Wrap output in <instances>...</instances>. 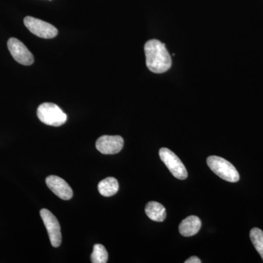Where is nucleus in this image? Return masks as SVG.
<instances>
[{
  "label": "nucleus",
  "mask_w": 263,
  "mask_h": 263,
  "mask_svg": "<svg viewBox=\"0 0 263 263\" xmlns=\"http://www.w3.org/2000/svg\"><path fill=\"white\" fill-rule=\"evenodd\" d=\"M24 23L32 34L39 37L51 39L58 34V30L54 26L41 19L27 16L24 19Z\"/></svg>",
  "instance_id": "obj_5"
},
{
  "label": "nucleus",
  "mask_w": 263,
  "mask_h": 263,
  "mask_svg": "<svg viewBox=\"0 0 263 263\" xmlns=\"http://www.w3.org/2000/svg\"><path fill=\"white\" fill-rule=\"evenodd\" d=\"M8 48L13 59L23 65H31L34 62V57L27 46L17 38L11 37L8 40Z\"/></svg>",
  "instance_id": "obj_7"
},
{
  "label": "nucleus",
  "mask_w": 263,
  "mask_h": 263,
  "mask_svg": "<svg viewBox=\"0 0 263 263\" xmlns=\"http://www.w3.org/2000/svg\"><path fill=\"white\" fill-rule=\"evenodd\" d=\"M124 139L119 136H103L96 142L97 149L103 155H115L122 151Z\"/></svg>",
  "instance_id": "obj_8"
},
{
  "label": "nucleus",
  "mask_w": 263,
  "mask_h": 263,
  "mask_svg": "<svg viewBox=\"0 0 263 263\" xmlns=\"http://www.w3.org/2000/svg\"><path fill=\"white\" fill-rule=\"evenodd\" d=\"M38 119L41 122L49 126L60 127L67 121V115L58 105L51 103H44L38 107Z\"/></svg>",
  "instance_id": "obj_3"
},
{
  "label": "nucleus",
  "mask_w": 263,
  "mask_h": 263,
  "mask_svg": "<svg viewBox=\"0 0 263 263\" xmlns=\"http://www.w3.org/2000/svg\"><path fill=\"white\" fill-rule=\"evenodd\" d=\"M40 214L47 230L51 245L55 248L60 247L62 243V233L58 219L48 209H41Z\"/></svg>",
  "instance_id": "obj_6"
},
{
  "label": "nucleus",
  "mask_w": 263,
  "mask_h": 263,
  "mask_svg": "<svg viewBox=\"0 0 263 263\" xmlns=\"http://www.w3.org/2000/svg\"><path fill=\"white\" fill-rule=\"evenodd\" d=\"M207 164L214 174L229 182L235 183L239 181L238 171L230 162L217 156L208 157Z\"/></svg>",
  "instance_id": "obj_2"
},
{
  "label": "nucleus",
  "mask_w": 263,
  "mask_h": 263,
  "mask_svg": "<svg viewBox=\"0 0 263 263\" xmlns=\"http://www.w3.org/2000/svg\"><path fill=\"white\" fill-rule=\"evenodd\" d=\"M119 187V183L114 177L106 178L98 183L99 193L105 197L113 196L117 193Z\"/></svg>",
  "instance_id": "obj_12"
},
{
  "label": "nucleus",
  "mask_w": 263,
  "mask_h": 263,
  "mask_svg": "<svg viewBox=\"0 0 263 263\" xmlns=\"http://www.w3.org/2000/svg\"><path fill=\"white\" fill-rule=\"evenodd\" d=\"M146 63L148 70L154 73L167 72L172 65V60L165 45L158 40L147 41L144 46Z\"/></svg>",
  "instance_id": "obj_1"
},
{
  "label": "nucleus",
  "mask_w": 263,
  "mask_h": 263,
  "mask_svg": "<svg viewBox=\"0 0 263 263\" xmlns=\"http://www.w3.org/2000/svg\"><path fill=\"white\" fill-rule=\"evenodd\" d=\"M159 154L161 160L167 166L170 172L174 177L181 180L186 179L188 177L187 171L184 164L172 151L167 148H162Z\"/></svg>",
  "instance_id": "obj_4"
},
{
  "label": "nucleus",
  "mask_w": 263,
  "mask_h": 263,
  "mask_svg": "<svg viewBox=\"0 0 263 263\" xmlns=\"http://www.w3.org/2000/svg\"><path fill=\"white\" fill-rule=\"evenodd\" d=\"M250 238L256 250L263 259V231L259 228H253L250 231Z\"/></svg>",
  "instance_id": "obj_14"
},
{
  "label": "nucleus",
  "mask_w": 263,
  "mask_h": 263,
  "mask_svg": "<svg viewBox=\"0 0 263 263\" xmlns=\"http://www.w3.org/2000/svg\"><path fill=\"white\" fill-rule=\"evenodd\" d=\"M146 215L152 220L163 221L166 218L165 208L158 202H148L145 208Z\"/></svg>",
  "instance_id": "obj_11"
},
{
  "label": "nucleus",
  "mask_w": 263,
  "mask_h": 263,
  "mask_svg": "<svg viewBox=\"0 0 263 263\" xmlns=\"http://www.w3.org/2000/svg\"><path fill=\"white\" fill-rule=\"evenodd\" d=\"M185 263H201V260L196 257V256H193L188 259L185 261Z\"/></svg>",
  "instance_id": "obj_15"
},
{
  "label": "nucleus",
  "mask_w": 263,
  "mask_h": 263,
  "mask_svg": "<svg viewBox=\"0 0 263 263\" xmlns=\"http://www.w3.org/2000/svg\"><path fill=\"white\" fill-rule=\"evenodd\" d=\"M108 254L103 245H95L91 255V261L93 263H106L108 262Z\"/></svg>",
  "instance_id": "obj_13"
},
{
  "label": "nucleus",
  "mask_w": 263,
  "mask_h": 263,
  "mask_svg": "<svg viewBox=\"0 0 263 263\" xmlns=\"http://www.w3.org/2000/svg\"><path fill=\"white\" fill-rule=\"evenodd\" d=\"M202 223L196 216H190L181 221L179 226V233L185 237L193 236L198 233Z\"/></svg>",
  "instance_id": "obj_10"
},
{
  "label": "nucleus",
  "mask_w": 263,
  "mask_h": 263,
  "mask_svg": "<svg viewBox=\"0 0 263 263\" xmlns=\"http://www.w3.org/2000/svg\"><path fill=\"white\" fill-rule=\"evenodd\" d=\"M46 182L48 187L60 198L65 200L72 198L73 195L72 189L62 178L57 176H49L46 178Z\"/></svg>",
  "instance_id": "obj_9"
}]
</instances>
